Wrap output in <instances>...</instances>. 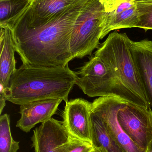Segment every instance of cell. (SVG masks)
I'll return each mask as SVG.
<instances>
[{
    "label": "cell",
    "mask_w": 152,
    "mask_h": 152,
    "mask_svg": "<svg viewBox=\"0 0 152 152\" xmlns=\"http://www.w3.org/2000/svg\"><path fill=\"white\" fill-rule=\"evenodd\" d=\"M88 1L71 5L41 26L11 28L15 50L22 64L35 66H68L74 59L70 49L71 34Z\"/></svg>",
    "instance_id": "1"
},
{
    "label": "cell",
    "mask_w": 152,
    "mask_h": 152,
    "mask_svg": "<svg viewBox=\"0 0 152 152\" xmlns=\"http://www.w3.org/2000/svg\"><path fill=\"white\" fill-rule=\"evenodd\" d=\"M77 75L68 66H35L22 65L12 75L5 89L7 101L18 105L52 98L68 102Z\"/></svg>",
    "instance_id": "2"
},
{
    "label": "cell",
    "mask_w": 152,
    "mask_h": 152,
    "mask_svg": "<svg viewBox=\"0 0 152 152\" xmlns=\"http://www.w3.org/2000/svg\"><path fill=\"white\" fill-rule=\"evenodd\" d=\"M76 72V85L89 97H117L142 107H151L126 89L111 67L99 57L92 56Z\"/></svg>",
    "instance_id": "3"
},
{
    "label": "cell",
    "mask_w": 152,
    "mask_h": 152,
    "mask_svg": "<svg viewBox=\"0 0 152 152\" xmlns=\"http://www.w3.org/2000/svg\"><path fill=\"white\" fill-rule=\"evenodd\" d=\"M131 41L126 33L113 32L100 45L94 55L111 67L126 89L149 104L131 55Z\"/></svg>",
    "instance_id": "4"
},
{
    "label": "cell",
    "mask_w": 152,
    "mask_h": 152,
    "mask_svg": "<svg viewBox=\"0 0 152 152\" xmlns=\"http://www.w3.org/2000/svg\"><path fill=\"white\" fill-rule=\"evenodd\" d=\"M106 13L99 0H89L79 17L71 34L70 49L74 59L91 55L100 45Z\"/></svg>",
    "instance_id": "5"
},
{
    "label": "cell",
    "mask_w": 152,
    "mask_h": 152,
    "mask_svg": "<svg viewBox=\"0 0 152 152\" xmlns=\"http://www.w3.org/2000/svg\"><path fill=\"white\" fill-rule=\"evenodd\" d=\"M120 125L132 141L147 151L152 140V110L122 100L117 113Z\"/></svg>",
    "instance_id": "6"
},
{
    "label": "cell",
    "mask_w": 152,
    "mask_h": 152,
    "mask_svg": "<svg viewBox=\"0 0 152 152\" xmlns=\"http://www.w3.org/2000/svg\"><path fill=\"white\" fill-rule=\"evenodd\" d=\"M84 0H28L24 9L0 27L31 28L41 26L52 19L71 5Z\"/></svg>",
    "instance_id": "7"
},
{
    "label": "cell",
    "mask_w": 152,
    "mask_h": 152,
    "mask_svg": "<svg viewBox=\"0 0 152 152\" xmlns=\"http://www.w3.org/2000/svg\"><path fill=\"white\" fill-rule=\"evenodd\" d=\"M122 99L102 96L92 103V111L102 119L108 132L125 152H147L139 148L120 125L117 113Z\"/></svg>",
    "instance_id": "8"
},
{
    "label": "cell",
    "mask_w": 152,
    "mask_h": 152,
    "mask_svg": "<svg viewBox=\"0 0 152 152\" xmlns=\"http://www.w3.org/2000/svg\"><path fill=\"white\" fill-rule=\"evenodd\" d=\"M92 103L82 98L66 102L63 125L73 138L92 143Z\"/></svg>",
    "instance_id": "9"
},
{
    "label": "cell",
    "mask_w": 152,
    "mask_h": 152,
    "mask_svg": "<svg viewBox=\"0 0 152 152\" xmlns=\"http://www.w3.org/2000/svg\"><path fill=\"white\" fill-rule=\"evenodd\" d=\"M70 137L62 121L51 118L34 129L31 141L35 152H58Z\"/></svg>",
    "instance_id": "10"
},
{
    "label": "cell",
    "mask_w": 152,
    "mask_h": 152,
    "mask_svg": "<svg viewBox=\"0 0 152 152\" xmlns=\"http://www.w3.org/2000/svg\"><path fill=\"white\" fill-rule=\"evenodd\" d=\"M62 98H52L35 101L20 105L21 118L16 127L28 133L38 123L51 118L56 113Z\"/></svg>",
    "instance_id": "11"
},
{
    "label": "cell",
    "mask_w": 152,
    "mask_h": 152,
    "mask_svg": "<svg viewBox=\"0 0 152 152\" xmlns=\"http://www.w3.org/2000/svg\"><path fill=\"white\" fill-rule=\"evenodd\" d=\"M130 51L140 81L152 108V41H131Z\"/></svg>",
    "instance_id": "12"
},
{
    "label": "cell",
    "mask_w": 152,
    "mask_h": 152,
    "mask_svg": "<svg viewBox=\"0 0 152 152\" xmlns=\"http://www.w3.org/2000/svg\"><path fill=\"white\" fill-rule=\"evenodd\" d=\"M0 49V86L6 89L12 75L17 69L12 31L9 27L1 28Z\"/></svg>",
    "instance_id": "13"
},
{
    "label": "cell",
    "mask_w": 152,
    "mask_h": 152,
    "mask_svg": "<svg viewBox=\"0 0 152 152\" xmlns=\"http://www.w3.org/2000/svg\"><path fill=\"white\" fill-rule=\"evenodd\" d=\"M140 17L136 2L134 6L120 13L116 14L112 12H106L102 24L101 39L112 30L137 28L140 21Z\"/></svg>",
    "instance_id": "14"
},
{
    "label": "cell",
    "mask_w": 152,
    "mask_h": 152,
    "mask_svg": "<svg viewBox=\"0 0 152 152\" xmlns=\"http://www.w3.org/2000/svg\"><path fill=\"white\" fill-rule=\"evenodd\" d=\"M92 143L103 152H125L113 139L105 126L102 118L91 113Z\"/></svg>",
    "instance_id": "15"
},
{
    "label": "cell",
    "mask_w": 152,
    "mask_h": 152,
    "mask_svg": "<svg viewBox=\"0 0 152 152\" xmlns=\"http://www.w3.org/2000/svg\"><path fill=\"white\" fill-rule=\"evenodd\" d=\"M10 117L4 114L0 117V152H17L19 142L14 141L12 136Z\"/></svg>",
    "instance_id": "16"
},
{
    "label": "cell",
    "mask_w": 152,
    "mask_h": 152,
    "mask_svg": "<svg viewBox=\"0 0 152 152\" xmlns=\"http://www.w3.org/2000/svg\"><path fill=\"white\" fill-rule=\"evenodd\" d=\"M28 0H6L0 1V25L16 16L24 9Z\"/></svg>",
    "instance_id": "17"
},
{
    "label": "cell",
    "mask_w": 152,
    "mask_h": 152,
    "mask_svg": "<svg viewBox=\"0 0 152 152\" xmlns=\"http://www.w3.org/2000/svg\"><path fill=\"white\" fill-rule=\"evenodd\" d=\"M94 148L93 144L70 137L69 141L59 146L58 152H91Z\"/></svg>",
    "instance_id": "18"
},
{
    "label": "cell",
    "mask_w": 152,
    "mask_h": 152,
    "mask_svg": "<svg viewBox=\"0 0 152 152\" xmlns=\"http://www.w3.org/2000/svg\"><path fill=\"white\" fill-rule=\"evenodd\" d=\"M140 14V21L137 28H142L145 31L152 30V4H137Z\"/></svg>",
    "instance_id": "19"
},
{
    "label": "cell",
    "mask_w": 152,
    "mask_h": 152,
    "mask_svg": "<svg viewBox=\"0 0 152 152\" xmlns=\"http://www.w3.org/2000/svg\"><path fill=\"white\" fill-rule=\"evenodd\" d=\"M127 0H99L106 12H111L116 10L121 3Z\"/></svg>",
    "instance_id": "20"
},
{
    "label": "cell",
    "mask_w": 152,
    "mask_h": 152,
    "mask_svg": "<svg viewBox=\"0 0 152 152\" xmlns=\"http://www.w3.org/2000/svg\"><path fill=\"white\" fill-rule=\"evenodd\" d=\"M7 101L5 95V89L0 86V113L2 112L5 105V102Z\"/></svg>",
    "instance_id": "21"
},
{
    "label": "cell",
    "mask_w": 152,
    "mask_h": 152,
    "mask_svg": "<svg viewBox=\"0 0 152 152\" xmlns=\"http://www.w3.org/2000/svg\"><path fill=\"white\" fill-rule=\"evenodd\" d=\"M135 2L137 4H142V5L152 4V0H137Z\"/></svg>",
    "instance_id": "22"
},
{
    "label": "cell",
    "mask_w": 152,
    "mask_h": 152,
    "mask_svg": "<svg viewBox=\"0 0 152 152\" xmlns=\"http://www.w3.org/2000/svg\"><path fill=\"white\" fill-rule=\"evenodd\" d=\"M147 152H152V140L148 146Z\"/></svg>",
    "instance_id": "23"
},
{
    "label": "cell",
    "mask_w": 152,
    "mask_h": 152,
    "mask_svg": "<svg viewBox=\"0 0 152 152\" xmlns=\"http://www.w3.org/2000/svg\"><path fill=\"white\" fill-rule=\"evenodd\" d=\"M91 152H103L102 151V150L101 149L99 148H96V147H95L94 148L93 150Z\"/></svg>",
    "instance_id": "24"
},
{
    "label": "cell",
    "mask_w": 152,
    "mask_h": 152,
    "mask_svg": "<svg viewBox=\"0 0 152 152\" xmlns=\"http://www.w3.org/2000/svg\"><path fill=\"white\" fill-rule=\"evenodd\" d=\"M6 1V0H0V1Z\"/></svg>",
    "instance_id": "25"
},
{
    "label": "cell",
    "mask_w": 152,
    "mask_h": 152,
    "mask_svg": "<svg viewBox=\"0 0 152 152\" xmlns=\"http://www.w3.org/2000/svg\"><path fill=\"white\" fill-rule=\"evenodd\" d=\"M133 1H137V0H133Z\"/></svg>",
    "instance_id": "26"
}]
</instances>
